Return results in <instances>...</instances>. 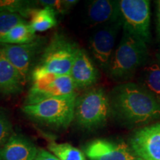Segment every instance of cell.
<instances>
[{
  "label": "cell",
  "instance_id": "6da1fadb",
  "mask_svg": "<svg viewBox=\"0 0 160 160\" xmlns=\"http://www.w3.org/2000/svg\"><path fill=\"white\" fill-rule=\"evenodd\" d=\"M111 113L126 125H139L160 118V105L134 83L117 85L109 97Z\"/></svg>",
  "mask_w": 160,
  "mask_h": 160
},
{
  "label": "cell",
  "instance_id": "7a4b0ae2",
  "mask_svg": "<svg viewBox=\"0 0 160 160\" xmlns=\"http://www.w3.org/2000/svg\"><path fill=\"white\" fill-rule=\"evenodd\" d=\"M122 28L121 40L106 71L109 77L115 81L129 79L148 58L145 42L128 30Z\"/></svg>",
  "mask_w": 160,
  "mask_h": 160
},
{
  "label": "cell",
  "instance_id": "3957f363",
  "mask_svg": "<svg viewBox=\"0 0 160 160\" xmlns=\"http://www.w3.org/2000/svg\"><path fill=\"white\" fill-rule=\"evenodd\" d=\"M79 48L62 34L52 38L42 53L39 62L32 69L31 81L46 75H69Z\"/></svg>",
  "mask_w": 160,
  "mask_h": 160
},
{
  "label": "cell",
  "instance_id": "277c9868",
  "mask_svg": "<svg viewBox=\"0 0 160 160\" xmlns=\"http://www.w3.org/2000/svg\"><path fill=\"white\" fill-rule=\"evenodd\" d=\"M77 93L24 105L22 111L33 121L56 128H66L74 120Z\"/></svg>",
  "mask_w": 160,
  "mask_h": 160
},
{
  "label": "cell",
  "instance_id": "5b68a950",
  "mask_svg": "<svg viewBox=\"0 0 160 160\" xmlns=\"http://www.w3.org/2000/svg\"><path fill=\"white\" fill-rule=\"evenodd\" d=\"M111 113L109 97L102 88L89 89L77 97L74 120L85 130H93L106 122Z\"/></svg>",
  "mask_w": 160,
  "mask_h": 160
},
{
  "label": "cell",
  "instance_id": "8992f818",
  "mask_svg": "<svg viewBox=\"0 0 160 160\" xmlns=\"http://www.w3.org/2000/svg\"><path fill=\"white\" fill-rule=\"evenodd\" d=\"M77 90L70 75H46L32 80L25 105L77 94Z\"/></svg>",
  "mask_w": 160,
  "mask_h": 160
},
{
  "label": "cell",
  "instance_id": "52a82bcc",
  "mask_svg": "<svg viewBox=\"0 0 160 160\" xmlns=\"http://www.w3.org/2000/svg\"><path fill=\"white\" fill-rule=\"evenodd\" d=\"M119 8L122 28L128 30L146 43L150 41V2L147 0H122Z\"/></svg>",
  "mask_w": 160,
  "mask_h": 160
},
{
  "label": "cell",
  "instance_id": "ba28073f",
  "mask_svg": "<svg viewBox=\"0 0 160 160\" xmlns=\"http://www.w3.org/2000/svg\"><path fill=\"white\" fill-rule=\"evenodd\" d=\"M122 22L99 25L89 37V47L96 62L102 69L107 71L114 53L116 40Z\"/></svg>",
  "mask_w": 160,
  "mask_h": 160
},
{
  "label": "cell",
  "instance_id": "9c48e42d",
  "mask_svg": "<svg viewBox=\"0 0 160 160\" xmlns=\"http://www.w3.org/2000/svg\"><path fill=\"white\" fill-rule=\"evenodd\" d=\"M43 44L42 39L37 37L31 42L22 45H0L4 54L19 72L25 84L27 82L33 60L42 48Z\"/></svg>",
  "mask_w": 160,
  "mask_h": 160
},
{
  "label": "cell",
  "instance_id": "30bf717a",
  "mask_svg": "<svg viewBox=\"0 0 160 160\" xmlns=\"http://www.w3.org/2000/svg\"><path fill=\"white\" fill-rule=\"evenodd\" d=\"M131 146L139 160H160V124L136 132L131 139Z\"/></svg>",
  "mask_w": 160,
  "mask_h": 160
},
{
  "label": "cell",
  "instance_id": "8fae6325",
  "mask_svg": "<svg viewBox=\"0 0 160 160\" xmlns=\"http://www.w3.org/2000/svg\"><path fill=\"white\" fill-rule=\"evenodd\" d=\"M85 152L89 160H139L127 144L103 139L89 142Z\"/></svg>",
  "mask_w": 160,
  "mask_h": 160
},
{
  "label": "cell",
  "instance_id": "7c38bea8",
  "mask_svg": "<svg viewBox=\"0 0 160 160\" xmlns=\"http://www.w3.org/2000/svg\"><path fill=\"white\" fill-rule=\"evenodd\" d=\"M69 75L77 89H86L97 82L99 71L87 52L79 48Z\"/></svg>",
  "mask_w": 160,
  "mask_h": 160
},
{
  "label": "cell",
  "instance_id": "4fadbf2b",
  "mask_svg": "<svg viewBox=\"0 0 160 160\" xmlns=\"http://www.w3.org/2000/svg\"><path fill=\"white\" fill-rule=\"evenodd\" d=\"M37 151L31 139L14 133L0 147V160H35Z\"/></svg>",
  "mask_w": 160,
  "mask_h": 160
},
{
  "label": "cell",
  "instance_id": "5bb4252c",
  "mask_svg": "<svg viewBox=\"0 0 160 160\" xmlns=\"http://www.w3.org/2000/svg\"><path fill=\"white\" fill-rule=\"evenodd\" d=\"M87 18L94 25H103L122 21L119 1L94 0L87 7Z\"/></svg>",
  "mask_w": 160,
  "mask_h": 160
},
{
  "label": "cell",
  "instance_id": "9a60e30c",
  "mask_svg": "<svg viewBox=\"0 0 160 160\" xmlns=\"http://www.w3.org/2000/svg\"><path fill=\"white\" fill-rule=\"evenodd\" d=\"M25 85L19 73L7 59L0 47V94L17 95L23 91Z\"/></svg>",
  "mask_w": 160,
  "mask_h": 160
},
{
  "label": "cell",
  "instance_id": "2e32d148",
  "mask_svg": "<svg viewBox=\"0 0 160 160\" xmlns=\"http://www.w3.org/2000/svg\"><path fill=\"white\" fill-rule=\"evenodd\" d=\"M140 86L160 105V63H152L143 68L139 78Z\"/></svg>",
  "mask_w": 160,
  "mask_h": 160
},
{
  "label": "cell",
  "instance_id": "e0dca14e",
  "mask_svg": "<svg viewBox=\"0 0 160 160\" xmlns=\"http://www.w3.org/2000/svg\"><path fill=\"white\" fill-rule=\"evenodd\" d=\"M57 13L49 8L42 7L32 11L29 24L36 33L45 32L57 25Z\"/></svg>",
  "mask_w": 160,
  "mask_h": 160
},
{
  "label": "cell",
  "instance_id": "ac0fdd59",
  "mask_svg": "<svg viewBox=\"0 0 160 160\" xmlns=\"http://www.w3.org/2000/svg\"><path fill=\"white\" fill-rule=\"evenodd\" d=\"M37 38L29 22L19 24L0 37V45H22L31 42Z\"/></svg>",
  "mask_w": 160,
  "mask_h": 160
},
{
  "label": "cell",
  "instance_id": "d6986e66",
  "mask_svg": "<svg viewBox=\"0 0 160 160\" xmlns=\"http://www.w3.org/2000/svg\"><path fill=\"white\" fill-rule=\"evenodd\" d=\"M48 148L59 160H86L83 152L71 144L51 142Z\"/></svg>",
  "mask_w": 160,
  "mask_h": 160
},
{
  "label": "cell",
  "instance_id": "ffe728a7",
  "mask_svg": "<svg viewBox=\"0 0 160 160\" xmlns=\"http://www.w3.org/2000/svg\"><path fill=\"white\" fill-rule=\"evenodd\" d=\"M33 3L23 0H0V11L17 13L26 19L30 18L32 11L35 9Z\"/></svg>",
  "mask_w": 160,
  "mask_h": 160
},
{
  "label": "cell",
  "instance_id": "44dd1931",
  "mask_svg": "<svg viewBox=\"0 0 160 160\" xmlns=\"http://www.w3.org/2000/svg\"><path fill=\"white\" fill-rule=\"evenodd\" d=\"M27 22L25 19L17 13L0 11V37L19 24Z\"/></svg>",
  "mask_w": 160,
  "mask_h": 160
},
{
  "label": "cell",
  "instance_id": "7402d4cb",
  "mask_svg": "<svg viewBox=\"0 0 160 160\" xmlns=\"http://www.w3.org/2000/svg\"><path fill=\"white\" fill-rule=\"evenodd\" d=\"M37 2L42 7L49 8L53 10L57 14L65 15L75 5H77L78 1L75 0H40Z\"/></svg>",
  "mask_w": 160,
  "mask_h": 160
},
{
  "label": "cell",
  "instance_id": "603a6c76",
  "mask_svg": "<svg viewBox=\"0 0 160 160\" xmlns=\"http://www.w3.org/2000/svg\"><path fill=\"white\" fill-rule=\"evenodd\" d=\"M13 133V125L9 116L3 109H0V147L10 139Z\"/></svg>",
  "mask_w": 160,
  "mask_h": 160
},
{
  "label": "cell",
  "instance_id": "cb8c5ba5",
  "mask_svg": "<svg viewBox=\"0 0 160 160\" xmlns=\"http://www.w3.org/2000/svg\"><path fill=\"white\" fill-rule=\"evenodd\" d=\"M35 160H59L58 158L51 153V152L46 151L45 149L39 148L38 149L37 157Z\"/></svg>",
  "mask_w": 160,
  "mask_h": 160
},
{
  "label": "cell",
  "instance_id": "d4e9b609",
  "mask_svg": "<svg viewBox=\"0 0 160 160\" xmlns=\"http://www.w3.org/2000/svg\"><path fill=\"white\" fill-rule=\"evenodd\" d=\"M158 29L160 34V2L159 4V8H158Z\"/></svg>",
  "mask_w": 160,
  "mask_h": 160
}]
</instances>
